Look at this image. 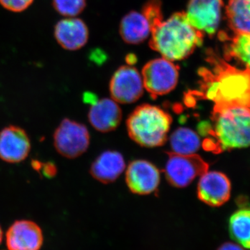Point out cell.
I'll return each mask as SVG.
<instances>
[{
    "label": "cell",
    "mask_w": 250,
    "mask_h": 250,
    "mask_svg": "<svg viewBox=\"0 0 250 250\" xmlns=\"http://www.w3.org/2000/svg\"><path fill=\"white\" fill-rule=\"evenodd\" d=\"M57 42L66 50H78L87 43L89 31L85 23L75 17L61 20L54 27Z\"/></svg>",
    "instance_id": "obj_15"
},
{
    "label": "cell",
    "mask_w": 250,
    "mask_h": 250,
    "mask_svg": "<svg viewBox=\"0 0 250 250\" xmlns=\"http://www.w3.org/2000/svg\"><path fill=\"white\" fill-rule=\"evenodd\" d=\"M31 141L25 131L9 125L0 131V159L9 164L25 160L31 151Z\"/></svg>",
    "instance_id": "obj_11"
},
{
    "label": "cell",
    "mask_w": 250,
    "mask_h": 250,
    "mask_svg": "<svg viewBox=\"0 0 250 250\" xmlns=\"http://www.w3.org/2000/svg\"><path fill=\"white\" fill-rule=\"evenodd\" d=\"M109 89L112 99L116 103H134L143 94L142 76L132 65H123L112 76Z\"/></svg>",
    "instance_id": "obj_9"
},
{
    "label": "cell",
    "mask_w": 250,
    "mask_h": 250,
    "mask_svg": "<svg viewBox=\"0 0 250 250\" xmlns=\"http://www.w3.org/2000/svg\"><path fill=\"white\" fill-rule=\"evenodd\" d=\"M34 0H0V4L9 11L22 12L32 4Z\"/></svg>",
    "instance_id": "obj_23"
},
{
    "label": "cell",
    "mask_w": 250,
    "mask_h": 250,
    "mask_svg": "<svg viewBox=\"0 0 250 250\" xmlns=\"http://www.w3.org/2000/svg\"><path fill=\"white\" fill-rule=\"evenodd\" d=\"M210 120L198 125L200 134L207 137L205 149L219 153L250 146V107L213 108Z\"/></svg>",
    "instance_id": "obj_2"
},
{
    "label": "cell",
    "mask_w": 250,
    "mask_h": 250,
    "mask_svg": "<svg viewBox=\"0 0 250 250\" xmlns=\"http://www.w3.org/2000/svg\"><path fill=\"white\" fill-rule=\"evenodd\" d=\"M3 238V231L2 229H1V226H0V245H1V241H2Z\"/></svg>",
    "instance_id": "obj_26"
},
{
    "label": "cell",
    "mask_w": 250,
    "mask_h": 250,
    "mask_svg": "<svg viewBox=\"0 0 250 250\" xmlns=\"http://www.w3.org/2000/svg\"><path fill=\"white\" fill-rule=\"evenodd\" d=\"M231 190V182L226 174L218 171H207L200 176L197 197L206 205L220 207L229 200Z\"/></svg>",
    "instance_id": "obj_12"
},
{
    "label": "cell",
    "mask_w": 250,
    "mask_h": 250,
    "mask_svg": "<svg viewBox=\"0 0 250 250\" xmlns=\"http://www.w3.org/2000/svg\"><path fill=\"white\" fill-rule=\"evenodd\" d=\"M122 39L129 45H139L151 34L150 25L142 12L132 11L125 15L119 27Z\"/></svg>",
    "instance_id": "obj_18"
},
{
    "label": "cell",
    "mask_w": 250,
    "mask_h": 250,
    "mask_svg": "<svg viewBox=\"0 0 250 250\" xmlns=\"http://www.w3.org/2000/svg\"><path fill=\"white\" fill-rule=\"evenodd\" d=\"M218 250H244L241 246L233 243H227L220 247Z\"/></svg>",
    "instance_id": "obj_25"
},
{
    "label": "cell",
    "mask_w": 250,
    "mask_h": 250,
    "mask_svg": "<svg viewBox=\"0 0 250 250\" xmlns=\"http://www.w3.org/2000/svg\"><path fill=\"white\" fill-rule=\"evenodd\" d=\"M32 166L35 170L42 171V173L47 178H52L57 174V167L52 163L42 164L35 161L32 162Z\"/></svg>",
    "instance_id": "obj_24"
},
{
    "label": "cell",
    "mask_w": 250,
    "mask_h": 250,
    "mask_svg": "<svg viewBox=\"0 0 250 250\" xmlns=\"http://www.w3.org/2000/svg\"><path fill=\"white\" fill-rule=\"evenodd\" d=\"M168 159L166 163V179L172 187L185 188L208 170V164L197 154H176L167 152Z\"/></svg>",
    "instance_id": "obj_7"
},
{
    "label": "cell",
    "mask_w": 250,
    "mask_h": 250,
    "mask_svg": "<svg viewBox=\"0 0 250 250\" xmlns=\"http://www.w3.org/2000/svg\"><path fill=\"white\" fill-rule=\"evenodd\" d=\"M83 101L89 104L88 121L90 125L103 133L110 132L121 124L123 113L116 102L108 98L98 99L93 93H85Z\"/></svg>",
    "instance_id": "obj_10"
},
{
    "label": "cell",
    "mask_w": 250,
    "mask_h": 250,
    "mask_svg": "<svg viewBox=\"0 0 250 250\" xmlns=\"http://www.w3.org/2000/svg\"><path fill=\"white\" fill-rule=\"evenodd\" d=\"M172 116L159 106L140 105L126 121L128 134L135 143L146 147L164 146L172 125Z\"/></svg>",
    "instance_id": "obj_4"
},
{
    "label": "cell",
    "mask_w": 250,
    "mask_h": 250,
    "mask_svg": "<svg viewBox=\"0 0 250 250\" xmlns=\"http://www.w3.org/2000/svg\"><path fill=\"white\" fill-rule=\"evenodd\" d=\"M125 168V159L121 153L106 151L94 161L90 166V173L98 182L107 184L115 182Z\"/></svg>",
    "instance_id": "obj_16"
},
{
    "label": "cell",
    "mask_w": 250,
    "mask_h": 250,
    "mask_svg": "<svg viewBox=\"0 0 250 250\" xmlns=\"http://www.w3.org/2000/svg\"><path fill=\"white\" fill-rule=\"evenodd\" d=\"M225 13L233 33H250V0H229Z\"/></svg>",
    "instance_id": "obj_19"
},
{
    "label": "cell",
    "mask_w": 250,
    "mask_h": 250,
    "mask_svg": "<svg viewBox=\"0 0 250 250\" xmlns=\"http://www.w3.org/2000/svg\"><path fill=\"white\" fill-rule=\"evenodd\" d=\"M230 236L243 248L250 249V207L236 210L229 221Z\"/></svg>",
    "instance_id": "obj_20"
},
{
    "label": "cell",
    "mask_w": 250,
    "mask_h": 250,
    "mask_svg": "<svg viewBox=\"0 0 250 250\" xmlns=\"http://www.w3.org/2000/svg\"><path fill=\"white\" fill-rule=\"evenodd\" d=\"M223 5V0H189L185 14L192 27L213 36L221 22Z\"/></svg>",
    "instance_id": "obj_8"
},
{
    "label": "cell",
    "mask_w": 250,
    "mask_h": 250,
    "mask_svg": "<svg viewBox=\"0 0 250 250\" xmlns=\"http://www.w3.org/2000/svg\"><path fill=\"white\" fill-rule=\"evenodd\" d=\"M149 47L171 62L190 57L202 45L205 34L192 27L185 12H177L150 24Z\"/></svg>",
    "instance_id": "obj_3"
},
{
    "label": "cell",
    "mask_w": 250,
    "mask_h": 250,
    "mask_svg": "<svg viewBox=\"0 0 250 250\" xmlns=\"http://www.w3.org/2000/svg\"><path fill=\"white\" fill-rule=\"evenodd\" d=\"M209 67H200V88L192 95L214 103L213 108H250V70L233 66L213 49L207 52Z\"/></svg>",
    "instance_id": "obj_1"
},
{
    "label": "cell",
    "mask_w": 250,
    "mask_h": 250,
    "mask_svg": "<svg viewBox=\"0 0 250 250\" xmlns=\"http://www.w3.org/2000/svg\"><path fill=\"white\" fill-rule=\"evenodd\" d=\"M170 145L172 152L176 154H195L201 146L200 136L188 128H178L171 134Z\"/></svg>",
    "instance_id": "obj_21"
},
{
    "label": "cell",
    "mask_w": 250,
    "mask_h": 250,
    "mask_svg": "<svg viewBox=\"0 0 250 250\" xmlns=\"http://www.w3.org/2000/svg\"><path fill=\"white\" fill-rule=\"evenodd\" d=\"M219 39L224 43V59L228 62L234 60L250 70V33H233L229 36L222 32Z\"/></svg>",
    "instance_id": "obj_17"
},
{
    "label": "cell",
    "mask_w": 250,
    "mask_h": 250,
    "mask_svg": "<svg viewBox=\"0 0 250 250\" xmlns=\"http://www.w3.org/2000/svg\"><path fill=\"white\" fill-rule=\"evenodd\" d=\"M143 85L153 99L172 91L178 83L179 67L162 57L149 61L142 70Z\"/></svg>",
    "instance_id": "obj_5"
},
{
    "label": "cell",
    "mask_w": 250,
    "mask_h": 250,
    "mask_svg": "<svg viewBox=\"0 0 250 250\" xmlns=\"http://www.w3.org/2000/svg\"><path fill=\"white\" fill-rule=\"evenodd\" d=\"M52 4L59 14L72 18L76 17L84 10L86 0H53Z\"/></svg>",
    "instance_id": "obj_22"
},
{
    "label": "cell",
    "mask_w": 250,
    "mask_h": 250,
    "mask_svg": "<svg viewBox=\"0 0 250 250\" xmlns=\"http://www.w3.org/2000/svg\"><path fill=\"white\" fill-rule=\"evenodd\" d=\"M6 243L9 250H40L43 244V234L34 222L16 220L6 231Z\"/></svg>",
    "instance_id": "obj_14"
},
{
    "label": "cell",
    "mask_w": 250,
    "mask_h": 250,
    "mask_svg": "<svg viewBox=\"0 0 250 250\" xmlns=\"http://www.w3.org/2000/svg\"><path fill=\"white\" fill-rule=\"evenodd\" d=\"M126 183L129 190L137 195H149L160 183V172L152 163L136 160L130 163L126 172Z\"/></svg>",
    "instance_id": "obj_13"
},
{
    "label": "cell",
    "mask_w": 250,
    "mask_h": 250,
    "mask_svg": "<svg viewBox=\"0 0 250 250\" xmlns=\"http://www.w3.org/2000/svg\"><path fill=\"white\" fill-rule=\"evenodd\" d=\"M90 134L84 125L64 118L55 129L54 146L60 155L76 159L86 152L90 145Z\"/></svg>",
    "instance_id": "obj_6"
}]
</instances>
